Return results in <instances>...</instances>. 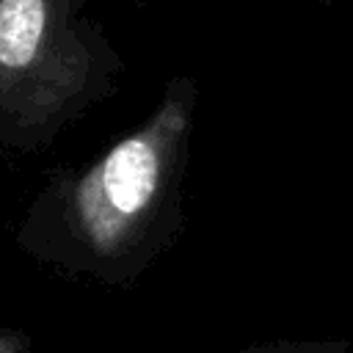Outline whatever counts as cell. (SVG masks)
<instances>
[{
  "instance_id": "7a4b0ae2",
  "label": "cell",
  "mask_w": 353,
  "mask_h": 353,
  "mask_svg": "<svg viewBox=\"0 0 353 353\" xmlns=\"http://www.w3.org/2000/svg\"><path fill=\"white\" fill-rule=\"evenodd\" d=\"M88 0H0V141L28 152L113 94L121 58Z\"/></svg>"
},
{
  "instance_id": "277c9868",
  "label": "cell",
  "mask_w": 353,
  "mask_h": 353,
  "mask_svg": "<svg viewBox=\"0 0 353 353\" xmlns=\"http://www.w3.org/2000/svg\"><path fill=\"white\" fill-rule=\"evenodd\" d=\"M28 339L19 334H0V353H25Z\"/></svg>"
},
{
  "instance_id": "6da1fadb",
  "label": "cell",
  "mask_w": 353,
  "mask_h": 353,
  "mask_svg": "<svg viewBox=\"0 0 353 353\" xmlns=\"http://www.w3.org/2000/svg\"><path fill=\"white\" fill-rule=\"evenodd\" d=\"M193 80L176 77L157 110L74 176L39 196L19 234L44 262L130 281L179 226V174L193 121Z\"/></svg>"
},
{
  "instance_id": "3957f363",
  "label": "cell",
  "mask_w": 353,
  "mask_h": 353,
  "mask_svg": "<svg viewBox=\"0 0 353 353\" xmlns=\"http://www.w3.org/2000/svg\"><path fill=\"white\" fill-rule=\"evenodd\" d=\"M248 353H339V347L336 345H270Z\"/></svg>"
}]
</instances>
